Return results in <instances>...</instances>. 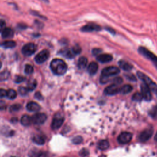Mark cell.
Returning <instances> with one entry per match:
<instances>
[{"mask_svg": "<svg viewBox=\"0 0 157 157\" xmlns=\"http://www.w3.org/2000/svg\"><path fill=\"white\" fill-rule=\"evenodd\" d=\"M109 147V142L107 140H101L98 142V147L99 149L104 150L108 148Z\"/></svg>", "mask_w": 157, "mask_h": 157, "instance_id": "obj_20", "label": "cell"}, {"mask_svg": "<svg viewBox=\"0 0 157 157\" xmlns=\"http://www.w3.org/2000/svg\"><path fill=\"white\" fill-rule=\"evenodd\" d=\"M120 72V69L116 66H109L102 69L100 78L101 83H105L109 81V77L116 75Z\"/></svg>", "mask_w": 157, "mask_h": 157, "instance_id": "obj_2", "label": "cell"}, {"mask_svg": "<svg viewBox=\"0 0 157 157\" xmlns=\"http://www.w3.org/2000/svg\"><path fill=\"white\" fill-rule=\"evenodd\" d=\"M61 53H63V55H64L67 58H71L72 57H74L75 55L74 53H73L72 49L70 50V49H66V50H64L63 52H61Z\"/></svg>", "mask_w": 157, "mask_h": 157, "instance_id": "obj_27", "label": "cell"}, {"mask_svg": "<svg viewBox=\"0 0 157 157\" xmlns=\"http://www.w3.org/2000/svg\"><path fill=\"white\" fill-rule=\"evenodd\" d=\"M6 94H7V91L1 88V90H0V96H1V97L3 98L4 96H6Z\"/></svg>", "mask_w": 157, "mask_h": 157, "instance_id": "obj_40", "label": "cell"}, {"mask_svg": "<svg viewBox=\"0 0 157 157\" xmlns=\"http://www.w3.org/2000/svg\"><path fill=\"white\" fill-rule=\"evenodd\" d=\"M72 50L73 53H74V55H75L79 54L81 52V48L78 45H75L72 47Z\"/></svg>", "mask_w": 157, "mask_h": 157, "instance_id": "obj_31", "label": "cell"}, {"mask_svg": "<svg viewBox=\"0 0 157 157\" xmlns=\"http://www.w3.org/2000/svg\"><path fill=\"white\" fill-rule=\"evenodd\" d=\"M101 52V50L100 48H94L93 50V54L94 55H98Z\"/></svg>", "mask_w": 157, "mask_h": 157, "instance_id": "obj_39", "label": "cell"}, {"mask_svg": "<svg viewBox=\"0 0 157 157\" xmlns=\"http://www.w3.org/2000/svg\"><path fill=\"white\" fill-rule=\"evenodd\" d=\"M98 69V64L96 62H91L88 66V71L90 74L93 75L96 73Z\"/></svg>", "mask_w": 157, "mask_h": 157, "instance_id": "obj_17", "label": "cell"}, {"mask_svg": "<svg viewBox=\"0 0 157 157\" xmlns=\"http://www.w3.org/2000/svg\"><path fill=\"white\" fill-rule=\"evenodd\" d=\"M140 90L143 98L147 101H150L151 99L152 96L151 94V90L149 88V86L147 84L143 83L140 86Z\"/></svg>", "mask_w": 157, "mask_h": 157, "instance_id": "obj_6", "label": "cell"}, {"mask_svg": "<svg viewBox=\"0 0 157 157\" xmlns=\"http://www.w3.org/2000/svg\"><path fill=\"white\" fill-rule=\"evenodd\" d=\"M21 106L19 104H15V105H13L10 107V110L11 112H15V111H17L18 110L20 109Z\"/></svg>", "mask_w": 157, "mask_h": 157, "instance_id": "obj_34", "label": "cell"}, {"mask_svg": "<svg viewBox=\"0 0 157 157\" xmlns=\"http://www.w3.org/2000/svg\"><path fill=\"white\" fill-rule=\"evenodd\" d=\"M137 75L141 80L143 81L144 83L147 84L149 86L151 91H152L155 94L157 93V85L155 82H153L149 77L140 71H138L137 72Z\"/></svg>", "mask_w": 157, "mask_h": 157, "instance_id": "obj_3", "label": "cell"}, {"mask_svg": "<svg viewBox=\"0 0 157 157\" xmlns=\"http://www.w3.org/2000/svg\"><path fill=\"white\" fill-rule=\"evenodd\" d=\"M6 97L10 99H13L17 97V92L13 89H9L7 91Z\"/></svg>", "mask_w": 157, "mask_h": 157, "instance_id": "obj_25", "label": "cell"}, {"mask_svg": "<svg viewBox=\"0 0 157 157\" xmlns=\"http://www.w3.org/2000/svg\"><path fill=\"white\" fill-rule=\"evenodd\" d=\"M132 90V86L130 85H124L120 88V92L122 94H128Z\"/></svg>", "mask_w": 157, "mask_h": 157, "instance_id": "obj_24", "label": "cell"}, {"mask_svg": "<svg viewBox=\"0 0 157 157\" xmlns=\"http://www.w3.org/2000/svg\"><path fill=\"white\" fill-rule=\"evenodd\" d=\"M35 97L38 99H42V96L40 94V93L39 92H37L36 94H35Z\"/></svg>", "mask_w": 157, "mask_h": 157, "instance_id": "obj_42", "label": "cell"}, {"mask_svg": "<svg viewBox=\"0 0 157 157\" xmlns=\"http://www.w3.org/2000/svg\"><path fill=\"white\" fill-rule=\"evenodd\" d=\"M153 130L151 128H148L143 131L139 135V139L141 142L147 141L152 136Z\"/></svg>", "mask_w": 157, "mask_h": 157, "instance_id": "obj_11", "label": "cell"}, {"mask_svg": "<svg viewBox=\"0 0 157 157\" xmlns=\"http://www.w3.org/2000/svg\"><path fill=\"white\" fill-rule=\"evenodd\" d=\"M8 75H9V72H7V71H4V72H1V80H3L6 79L8 77Z\"/></svg>", "mask_w": 157, "mask_h": 157, "instance_id": "obj_35", "label": "cell"}, {"mask_svg": "<svg viewBox=\"0 0 157 157\" xmlns=\"http://www.w3.org/2000/svg\"><path fill=\"white\" fill-rule=\"evenodd\" d=\"M155 140L157 141V132H156V135L155 136Z\"/></svg>", "mask_w": 157, "mask_h": 157, "instance_id": "obj_44", "label": "cell"}, {"mask_svg": "<svg viewBox=\"0 0 157 157\" xmlns=\"http://www.w3.org/2000/svg\"><path fill=\"white\" fill-rule=\"evenodd\" d=\"M40 107V105L37 103L33 101L28 102L26 105V108L30 112H37L38 110H39Z\"/></svg>", "mask_w": 157, "mask_h": 157, "instance_id": "obj_16", "label": "cell"}, {"mask_svg": "<svg viewBox=\"0 0 157 157\" xmlns=\"http://www.w3.org/2000/svg\"><path fill=\"white\" fill-rule=\"evenodd\" d=\"M18 91H19V93L21 95H23V96H25L27 94V93L29 91L27 89V88H25V87H23V86H21L18 89Z\"/></svg>", "mask_w": 157, "mask_h": 157, "instance_id": "obj_32", "label": "cell"}, {"mask_svg": "<svg viewBox=\"0 0 157 157\" xmlns=\"http://www.w3.org/2000/svg\"><path fill=\"white\" fill-rule=\"evenodd\" d=\"M37 86V82L36 80H33L29 81L27 84V89L28 91H33L36 88Z\"/></svg>", "mask_w": 157, "mask_h": 157, "instance_id": "obj_26", "label": "cell"}, {"mask_svg": "<svg viewBox=\"0 0 157 157\" xmlns=\"http://www.w3.org/2000/svg\"><path fill=\"white\" fill-rule=\"evenodd\" d=\"M88 63V59L86 57H80L78 61V66L80 69L85 68Z\"/></svg>", "mask_w": 157, "mask_h": 157, "instance_id": "obj_23", "label": "cell"}, {"mask_svg": "<svg viewBox=\"0 0 157 157\" xmlns=\"http://www.w3.org/2000/svg\"><path fill=\"white\" fill-rule=\"evenodd\" d=\"M50 53L47 50L40 51L35 57V61L38 64H41L45 62L49 57Z\"/></svg>", "mask_w": 157, "mask_h": 157, "instance_id": "obj_7", "label": "cell"}, {"mask_svg": "<svg viewBox=\"0 0 157 157\" xmlns=\"http://www.w3.org/2000/svg\"><path fill=\"white\" fill-rule=\"evenodd\" d=\"M50 66L52 72L57 75H63L67 69L66 63L63 59L59 58L53 59L50 63Z\"/></svg>", "mask_w": 157, "mask_h": 157, "instance_id": "obj_1", "label": "cell"}, {"mask_svg": "<svg viewBox=\"0 0 157 157\" xmlns=\"http://www.w3.org/2000/svg\"><path fill=\"white\" fill-rule=\"evenodd\" d=\"M64 121V119L63 118H61V117H55V118H53L52 123V128L53 129H58V128H59L61 125L63 124Z\"/></svg>", "mask_w": 157, "mask_h": 157, "instance_id": "obj_14", "label": "cell"}, {"mask_svg": "<svg viewBox=\"0 0 157 157\" xmlns=\"http://www.w3.org/2000/svg\"><path fill=\"white\" fill-rule=\"evenodd\" d=\"M132 135L131 132H121L118 136V141L120 144H127L131 141V140L132 139Z\"/></svg>", "mask_w": 157, "mask_h": 157, "instance_id": "obj_10", "label": "cell"}, {"mask_svg": "<svg viewBox=\"0 0 157 157\" xmlns=\"http://www.w3.org/2000/svg\"><path fill=\"white\" fill-rule=\"evenodd\" d=\"M126 77L127 78H128L129 80H131V81H136V78L135 77V76L132 74H128V75H126Z\"/></svg>", "mask_w": 157, "mask_h": 157, "instance_id": "obj_38", "label": "cell"}, {"mask_svg": "<svg viewBox=\"0 0 157 157\" xmlns=\"http://www.w3.org/2000/svg\"><path fill=\"white\" fill-rule=\"evenodd\" d=\"M24 80H25V78L22 76H17L15 80V82L16 83H20L22 82Z\"/></svg>", "mask_w": 157, "mask_h": 157, "instance_id": "obj_37", "label": "cell"}, {"mask_svg": "<svg viewBox=\"0 0 157 157\" xmlns=\"http://www.w3.org/2000/svg\"><path fill=\"white\" fill-rule=\"evenodd\" d=\"M5 26H6V23H5V21H4V20H1V31L3 29H4V28H6Z\"/></svg>", "mask_w": 157, "mask_h": 157, "instance_id": "obj_41", "label": "cell"}, {"mask_svg": "<svg viewBox=\"0 0 157 157\" xmlns=\"http://www.w3.org/2000/svg\"><path fill=\"white\" fill-rule=\"evenodd\" d=\"M41 155V152L39 150H33L29 151V156L30 157H39Z\"/></svg>", "mask_w": 157, "mask_h": 157, "instance_id": "obj_29", "label": "cell"}, {"mask_svg": "<svg viewBox=\"0 0 157 157\" xmlns=\"http://www.w3.org/2000/svg\"><path fill=\"white\" fill-rule=\"evenodd\" d=\"M16 42L13 40H6L1 44V46L6 48H10L15 47Z\"/></svg>", "mask_w": 157, "mask_h": 157, "instance_id": "obj_22", "label": "cell"}, {"mask_svg": "<svg viewBox=\"0 0 157 157\" xmlns=\"http://www.w3.org/2000/svg\"><path fill=\"white\" fill-rule=\"evenodd\" d=\"M142 99L144 98L141 93H138V92L134 93L132 97V99L135 101H140Z\"/></svg>", "mask_w": 157, "mask_h": 157, "instance_id": "obj_28", "label": "cell"}, {"mask_svg": "<svg viewBox=\"0 0 157 157\" xmlns=\"http://www.w3.org/2000/svg\"><path fill=\"white\" fill-rule=\"evenodd\" d=\"M118 64H119L120 67L124 71H128L132 69V66L128 62L124 61V60H120L118 63Z\"/></svg>", "mask_w": 157, "mask_h": 157, "instance_id": "obj_18", "label": "cell"}, {"mask_svg": "<svg viewBox=\"0 0 157 157\" xmlns=\"http://www.w3.org/2000/svg\"><path fill=\"white\" fill-rule=\"evenodd\" d=\"M101 29L99 25L95 23H89L83 26L81 30L83 32H91V31H98Z\"/></svg>", "mask_w": 157, "mask_h": 157, "instance_id": "obj_12", "label": "cell"}, {"mask_svg": "<svg viewBox=\"0 0 157 157\" xmlns=\"http://www.w3.org/2000/svg\"><path fill=\"white\" fill-rule=\"evenodd\" d=\"M138 51L144 57L151 61L154 63L156 68L157 67V56L144 47H139Z\"/></svg>", "mask_w": 157, "mask_h": 157, "instance_id": "obj_4", "label": "cell"}, {"mask_svg": "<svg viewBox=\"0 0 157 157\" xmlns=\"http://www.w3.org/2000/svg\"><path fill=\"white\" fill-rule=\"evenodd\" d=\"M21 123L25 126H29L31 123H33L32 121V118L30 117L29 115H23L22 117L21 118Z\"/></svg>", "mask_w": 157, "mask_h": 157, "instance_id": "obj_19", "label": "cell"}, {"mask_svg": "<svg viewBox=\"0 0 157 157\" xmlns=\"http://www.w3.org/2000/svg\"><path fill=\"white\" fill-rule=\"evenodd\" d=\"M83 139L82 138V137L80 136H77V137H74V139H72V142L74 144H80L82 142Z\"/></svg>", "mask_w": 157, "mask_h": 157, "instance_id": "obj_33", "label": "cell"}, {"mask_svg": "<svg viewBox=\"0 0 157 157\" xmlns=\"http://www.w3.org/2000/svg\"><path fill=\"white\" fill-rule=\"evenodd\" d=\"M88 153V151H86V150H82L81 151H80V155L83 156H85L86 155H87Z\"/></svg>", "mask_w": 157, "mask_h": 157, "instance_id": "obj_43", "label": "cell"}, {"mask_svg": "<svg viewBox=\"0 0 157 157\" xmlns=\"http://www.w3.org/2000/svg\"><path fill=\"white\" fill-rule=\"evenodd\" d=\"M13 31L10 28H5L1 31V36L2 38H11L13 36Z\"/></svg>", "mask_w": 157, "mask_h": 157, "instance_id": "obj_15", "label": "cell"}, {"mask_svg": "<svg viewBox=\"0 0 157 157\" xmlns=\"http://www.w3.org/2000/svg\"><path fill=\"white\" fill-rule=\"evenodd\" d=\"M120 92V88L118 87V85H116L114 83L108 86L104 90V93L109 96L116 94L117 93Z\"/></svg>", "mask_w": 157, "mask_h": 157, "instance_id": "obj_9", "label": "cell"}, {"mask_svg": "<svg viewBox=\"0 0 157 157\" xmlns=\"http://www.w3.org/2000/svg\"><path fill=\"white\" fill-rule=\"evenodd\" d=\"M123 82V79L121 77H116L113 79V83L119 85Z\"/></svg>", "mask_w": 157, "mask_h": 157, "instance_id": "obj_36", "label": "cell"}, {"mask_svg": "<svg viewBox=\"0 0 157 157\" xmlns=\"http://www.w3.org/2000/svg\"><path fill=\"white\" fill-rule=\"evenodd\" d=\"M112 56L110 54H100L97 56L96 59L101 63H107L110 62L112 59Z\"/></svg>", "mask_w": 157, "mask_h": 157, "instance_id": "obj_13", "label": "cell"}, {"mask_svg": "<svg viewBox=\"0 0 157 157\" xmlns=\"http://www.w3.org/2000/svg\"><path fill=\"white\" fill-rule=\"evenodd\" d=\"M33 140L37 145H43L45 143V139L40 135H36L33 137Z\"/></svg>", "mask_w": 157, "mask_h": 157, "instance_id": "obj_21", "label": "cell"}, {"mask_svg": "<svg viewBox=\"0 0 157 157\" xmlns=\"http://www.w3.org/2000/svg\"><path fill=\"white\" fill-rule=\"evenodd\" d=\"M32 121L35 124H42L47 120V115L43 113H37L33 115Z\"/></svg>", "mask_w": 157, "mask_h": 157, "instance_id": "obj_8", "label": "cell"}, {"mask_svg": "<svg viewBox=\"0 0 157 157\" xmlns=\"http://www.w3.org/2000/svg\"><path fill=\"white\" fill-rule=\"evenodd\" d=\"M25 72L27 74H30L33 72V67L30 64H26L25 66Z\"/></svg>", "mask_w": 157, "mask_h": 157, "instance_id": "obj_30", "label": "cell"}, {"mask_svg": "<svg viewBox=\"0 0 157 157\" xmlns=\"http://www.w3.org/2000/svg\"><path fill=\"white\" fill-rule=\"evenodd\" d=\"M36 45L33 43H28L22 48V53L25 56L32 55L36 50Z\"/></svg>", "mask_w": 157, "mask_h": 157, "instance_id": "obj_5", "label": "cell"}]
</instances>
